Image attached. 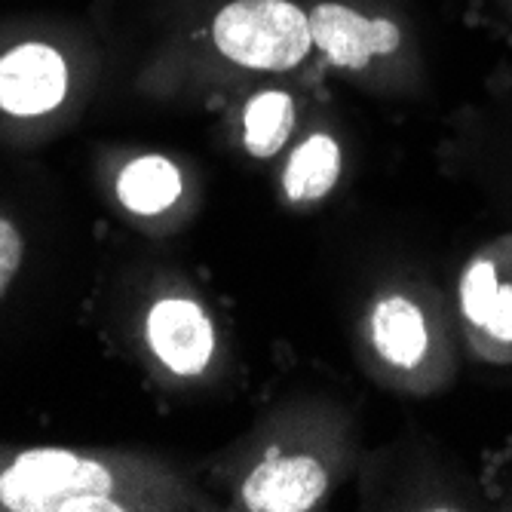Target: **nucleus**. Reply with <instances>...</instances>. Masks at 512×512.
Segmentation results:
<instances>
[{
    "label": "nucleus",
    "mask_w": 512,
    "mask_h": 512,
    "mask_svg": "<svg viewBox=\"0 0 512 512\" xmlns=\"http://www.w3.org/2000/svg\"><path fill=\"white\" fill-rule=\"evenodd\" d=\"M114 479L99 460L62 448L25 451L0 476V503L13 512H117Z\"/></svg>",
    "instance_id": "f257e3e1"
},
{
    "label": "nucleus",
    "mask_w": 512,
    "mask_h": 512,
    "mask_svg": "<svg viewBox=\"0 0 512 512\" xmlns=\"http://www.w3.org/2000/svg\"><path fill=\"white\" fill-rule=\"evenodd\" d=\"M212 43L240 68L292 71L313 50V34L292 0H230L212 19Z\"/></svg>",
    "instance_id": "f03ea898"
},
{
    "label": "nucleus",
    "mask_w": 512,
    "mask_h": 512,
    "mask_svg": "<svg viewBox=\"0 0 512 512\" xmlns=\"http://www.w3.org/2000/svg\"><path fill=\"white\" fill-rule=\"evenodd\" d=\"M460 322L476 356L512 365V234L479 249L460 273Z\"/></svg>",
    "instance_id": "7ed1b4c3"
},
{
    "label": "nucleus",
    "mask_w": 512,
    "mask_h": 512,
    "mask_svg": "<svg viewBox=\"0 0 512 512\" xmlns=\"http://www.w3.org/2000/svg\"><path fill=\"white\" fill-rule=\"evenodd\" d=\"M307 19L313 46L344 71H365L378 59H390L402 46V31L393 19L365 16L344 4H316Z\"/></svg>",
    "instance_id": "20e7f679"
},
{
    "label": "nucleus",
    "mask_w": 512,
    "mask_h": 512,
    "mask_svg": "<svg viewBox=\"0 0 512 512\" xmlns=\"http://www.w3.org/2000/svg\"><path fill=\"white\" fill-rule=\"evenodd\" d=\"M68 96V62L43 40L16 43L0 56V108L16 117H37Z\"/></svg>",
    "instance_id": "39448f33"
},
{
    "label": "nucleus",
    "mask_w": 512,
    "mask_h": 512,
    "mask_svg": "<svg viewBox=\"0 0 512 512\" xmlns=\"http://www.w3.org/2000/svg\"><path fill=\"white\" fill-rule=\"evenodd\" d=\"M371 347L399 375H421L436 362V341L424 307L405 298L390 295L371 310Z\"/></svg>",
    "instance_id": "423d86ee"
},
{
    "label": "nucleus",
    "mask_w": 512,
    "mask_h": 512,
    "mask_svg": "<svg viewBox=\"0 0 512 512\" xmlns=\"http://www.w3.org/2000/svg\"><path fill=\"white\" fill-rule=\"evenodd\" d=\"M329 488L322 463L307 454L267 457L243 482L240 500L252 512H304Z\"/></svg>",
    "instance_id": "0eeeda50"
},
{
    "label": "nucleus",
    "mask_w": 512,
    "mask_h": 512,
    "mask_svg": "<svg viewBox=\"0 0 512 512\" xmlns=\"http://www.w3.org/2000/svg\"><path fill=\"white\" fill-rule=\"evenodd\" d=\"M148 341L157 359L181 378L200 375L215 350V332L206 313L184 298L160 301L148 316Z\"/></svg>",
    "instance_id": "6e6552de"
},
{
    "label": "nucleus",
    "mask_w": 512,
    "mask_h": 512,
    "mask_svg": "<svg viewBox=\"0 0 512 512\" xmlns=\"http://www.w3.org/2000/svg\"><path fill=\"white\" fill-rule=\"evenodd\" d=\"M338 178H341V148L332 135L319 132L310 135L301 148H295L283 175V188L289 200L313 203L329 194Z\"/></svg>",
    "instance_id": "1a4fd4ad"
},
{
    "label": "nucleus",
    "mask_w": 512,
    "mask_h": 512,
    "mask_svg": "<svg viewBox=\"0 0 512 512\" xmlns=\"http://www.w3.org/2000/svg\"><path fill=\"white\" fill-rule=\"evenodd\" d=\"M117 194L129 212L157 215L178 200L181 175L175 163H169L166 157H142V160H132L120 172Z\"/></svg>",
    "instance_id": "9d476101"
},
{
    "label": "nucleus",
    "mask_w": 512,
    "mask_h": 512,
    "mask_svg": "<svg viewBox=\"0 0 512 512\" xmlns=\"http://www.w3.org/2000/svg\"><path fill=\"white\" fill-rule=\"evenodd\" d=\"M295 129V102L279 89H264L243 111V138L252 157H273Z\"/></svg>",
    "instance_id": "9b49d317"
},
{
    "label": "nucleus",
    "mask_w": 512,
    "mask_h": 512,
    "mask_svg": "<svg viewBox=\"0 0 512 512\" xmlns=\"http://www.w3.org/2000/svg\"><path fill=\"white\" fill-rule=\"evenodd\" d=\"M22 252H25L22 234L16 230L13 221H7L4 215H0V295L7 292L16 270L22 267Z\"/></svg>",
    "instance_id": "f8f14e48"
}]
</instances>
